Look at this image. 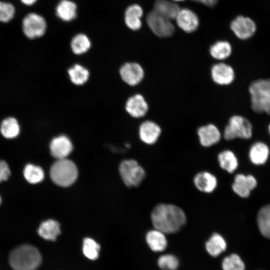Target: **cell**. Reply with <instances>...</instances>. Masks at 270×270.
<instances>
[{
    "label": "cell",
    "instance_id": "1f68e13d",
    "mask_svg": "<svg viewBox=\"0 0 270 270\" xmlns=\"http://www.w3.org/2000/svg\"><path fill=\"white\" fill-rule=\"evenodd\" d=\"M24 176L29 183L36 184L44 180V174L40 166L29 164H26L24 168Z\"/></svg>",
    "mask_w": 270,
    "mask_h": 270
},
{
    "label": "cell",
    "instance_id": "7a4b0ae2",
    "mask_svg": "<svg viewBox=\"0 0 270 270\" xmlns=\"http://www.w3.org/2000/svg\"><path fill=\"white\" fill-rule=\"evenodd\" d=\"M8 260L13 270H36L41 264L42 256L36 247L23 244L11 252Z\"/></svg>",
    "mask_w": 270,
    "mask_h": 270
},
{
    "label": "cell",
    "instance_id": "ffe728a7",
    "mask_svg": "<svg viewBox=\"0 0 270 270\" xmlns=\"http://www.w3.org/2000/svg\"><path fill=\"white\" fill-rule=\"evenodd\" d=\"M20 125L18 120L14 116H8L1 122L0 132L6 139H14L20 132Z\"/></svg>",
    "mask_w": 270,
    "mask_h": 270
},
{
    "label": "cell",
    "instance_id": "30bf717a",
    "mask_svg": "<svg viewBox=\"0 0 270 270\" xmlns=\"http://www.w3.org/2000/svg\"><path fill=\"white\" fill-rule=\"evenodd\" d=\"M230 28L234 34L240 39L247 40L255 33L256 25L248 17L239 16L231 22Z\"/></svg>",
    "mask_w": 270,
    "mask_h": 270
},
{
    "label": "cell",
    "instance_id": "ac0fdd59",
    "mask_svg": "<svg viewBox=\"0 0 270 270\" xmlns=\"http://www.w3.org/2000/svg\"><path fill=\"white\" fill-rule=\"evenodd\" d=\"M143 14L142 7L137 4L129 6L126 10L124 14L125 22L127 26L134 30H137L142 26L140 18Z\"/></svg>",
    "mask_w": 270,
    "mask_h": 270
},
{
    "label": "cell",
    "instance_id": "4316f807",
    "mask_svg": "<svg viewBox=\"0 0 270 270\" xmlns=\"http://www.w3.org/2000/svg\"><path fill=\"white\" fill-rule=\"evenodd\" d=\"M68 72L72 82L76 86L86 84L90 76L88 70L80 64L72 66L68 70Z\"/></svg>",
    "mask_w": 270,
    "mask_h": 270
},
{
    "label": "cell",
    "instance_id": "d6986e66",
    "mask_svg": "<svg viewBox=\"0 0 270 270\" xmlns=\"http://www.w3.org/2000/svg\"><path fill=\"white\" fill-rule=\"evenodd\" d=\"M146 241L150 248L155 252L164 250L168 246L165 234L156 228L148 232Z\"/></svg>",
    "mask_w": 270,
    "mask_h": 270
},
{
    "label": "cell",
    "instance_id": "6da1fadb",
    "mask_svg": "<svg viewBox=\"0 0 270 270\" xmlns=\"http://www.w3.org/2000/svg\"><path fill=\"white\" fill-rule=\"evenodd\" d=\"M151 219L156 229L165 234L178 232L186 224L184 212L178 206L167 204H160L152 210Z\"/></svg>",
    "mask_w": 270,
    "mask_h": 270
},
{
    "label": "cell",
    "instance_id": "ba28073f",
    "mask_svg": "<svg viewBox=\"0 0 270 270\" xmlns=\"http://www.w3.org/2000/svg\"><path fill=\"white\" fill-rule=\"evenodd\" d=\"M120 76L122 80L130 86L138 84L144 77V71L142 66L136 62H129L120 68Z\"/></svg>",
    "mask_w": 270,
    "mask_h": 270
},
{
    "label": "cell",
    "instance_id": "cb8c5ba5",
    "mask_svg": "<svg viewBox=\"0 0 270 270\" xmlns=\"http://www.w3.org/2000/svg\"><path fill=\"white\" fill-rule=\"evenodd\" d=\"M56 14L64 21H71L76 17V6L71 0H62L56 7Z\"/></svg>",
    "mask_w": 270,
    "mask_h": 270
},
{
    "label": "cell",
    "instance_id": "9c48e42d",
    "mask_svg": "<svg viewBox=\"0 0 270 270\" xmlns=\"http://www.w3.org/2000/svg\"><path fill=\"white\" fill-rule=\"evenodd\" d=\"M210 76L212 80L220 86L231 84L235 78V72L233 68L223 62L214 64L210 69Z\"/></svg>",
    "mask_w": 270,
    "mask_h": 270
},
{
    "label": "cell",
    "instance_id": "d4e9b609",
    "mask_svg": "<svg viewBox=\"0 0 270 270\" xmlns=\"http://www.w3.org/2000/svg\"><path fill=\"white\" fill-rule=\"evenodd\" d=\"M226 248V242L224 238L218 233L214 234L206 243V249L212 256H218Z\"/></svg>",
    "mask_w": 270,
    "mask_h": 270
},
{
    "label": "cell",
    "instance_id": "f35d334b",
    "mask_svg": "<svg viewBox=\"0 0 270 270\" xmlns=\"http://www.w3.org/2000/svg\"><path fill=\"white\" fill-rule=\"evenodd\" d=\"M190 0L202 4L207 6L214 7L217 4L219 0Z\"/></svg>",
    "mask_w": 270,
    "mask_h": 270
},
{
    "label": "cell",
    "instance_id": "d590c367",
    "mask_svg": "<svg viewBox=\"0 0 270 270\" xmlns=\"http://www.w3.org/2000/svg\"><path fill=\"white\" fill-rule=\"evenodd\" d=\"M158 264L159 267L163 270H176L178 266L179 262L174 255L166 254L158 258Z\"/></svg>",
    "mask_w": 270,
    "mask_h": 270
},
{
    "label": "cell",
    "instance_id": "52a82bcc",
    "mask_svg": "<svg viewBox=\"0 0 270 270\" xmlns=\"http://www.w3.org/2000/svg\"><path fill=\"white\" fill-rule=\"evenodd\" d=\"M22 25L24 34L30 39H35L42 36L46 29V22L44 18L34 12L26 16L22 20Z\"/></svg>",
    "mask_w": 270,
    "mask_h": 270
},
{
    "label": "cell",
    "instance_id": "b9f144b4",
    "mask_svg": "<svg viewBox=\"0 0 270 270\" xmlns=\"http://www.w3.org/2000/svg\"><path fill=\"white\" fill-rule=\"evenodd\" d=\"M173 0L174 2H181V1H184V0Z\"/></svg>",
    "mask_w": 270,
    "mask_h": 270
},
{
    "label": "cell",
    "instance_id": "ab89813d",
    "mask_svg": "<svg viewBox=\"0 0 270 270\" xmlns=\"http://www.w3.org/2000/svg\"><path fill=\"white\" fill-rule=\"evenodd\" d=\"M37 0H20L22 2L27 6H31L34 4Z\"/></svg>",
    "mask_w": 270,
    "mask_h": 270
},
{
    "label": "cell",
    "instance_id": "9a60e30c",
    "mask_svg": "<svg viewBox=\"0 0 270 270\" xmlns=\"http://www.w3.org/2000/svg\"><path fill=\"white\" fill-rule=\"evenodd\" d=\"M161 133L160 126L152 120H147L142 122L138 128V134L140 140L148 144L156 143Z\"/></svg>",
    "mask_w": 270,
    "mask_h": 270
},
{
    "label": "cell",
    "instance_id": "74e56055",
    "mask_svg": "<svg viewBox=\"0 0 270 270\" xmlns=\"http://www.w3.org/2000/svg\"><path fill=\"white\" fill-rule=\"evenodd\" d=\"M10 175V170L8 164L0 160V182L6 180Z\"/></svg>",
    "mask_w": 270,
    "mask_h": 270
},
{
    "label": "cell",
    "instance_id": "277c9868",
    "mask_svg": "<svg viewBox=\"0 0 270 270\" xmlns=\"http://www.w3.org/2000/svg\"><path fill=\"white\" fill-rule=\"evenodd\" d=\"M251 122L240 115H234L228 120L224 131V136L228 140L235 138L248 140L252 136Z\"/></svg>",
    "mask_w": 270,
    "mask_h": 270
},
{
    "label": "cell",
    "instance_id": "83f0119b",
    "mask_svg": "<svg viewBox=\"0 0 270 270\" xmlns=\"http://www.w3.org/2000/svg\"><path fill=\"white\" fill-rule=\"evenodd\" d=\"M252 110L258 114L265 113L270 115V95H250Z\"/></svg>",
    "mask_w": 270,
    "mask_h": 270
},
{
    "label": "cell",
    "instance_id": "f546056e",
    "mask_svg": "<svg viewBox=\"0 0 270 270\" xmlns=\"http://www.w3.org/2000/svg\"><path fill=\"white\" fill-rule=\"evenodd\" d=\"M257 222L262 234L270 238V204L260 209L257 216Z\"/></svg>",
    "mask_w": 270,
    "mask_h": 270
},
{
    "label": "cell",
    "instance_id": "484cf974",
    "mask_svg": "<svg viewBox=\"0 0 270 270\" xmlns=\"http://www.w3.org/2000/svg\"><path fill=\"white\" fill-rule=\"evenodd\" d=\"M232 53V46L226 40H218L213 44L210 48L212 57L218 60L228 58Z\"/></svg>",
    "mask_w": 270,
    "mask_h": 270
},
{
    "label": "cell",
    "instance_id": "7c38bea8",
    "mask_svg": "<svg viewBox=\"0 0 270 270\" xmlns=\"http://www.w3.org/2000/svg\"><path fill=\"white\" fill-rule=\"evenodd\" d=\"M175 20L178 26L188 33L196 31L200 24L196 14L187 8L180 9Z\"/></svg>",
    "mask_w": 270,
    "mask_h": 270
},
{
    "label": "cell",
    "instance_id": "8fae6325",
    "mask_svg": "<svg viewBox=\"0 0 270 270\" xmlns=\"http://www.w3.org/2000/svg\"><path fill=\"white\" fill-rule=\"evenodd\" d=\"M72 149L73 146L70 140L64 134L55 136L50 144V154L57 160L66 158Z\"/></svg>",
    "mask_w": 270,
    "mask_h": 270
},
{
    "label": "cell",
    "instance_id": "603a6c76",
    "mask_svg": "<svg viewBox=\"0 0 270 270\" xmlns=\"http://www.w3.org/2000/svg\"><path fill=\"white\" fill-rule=\"evenodd\" d=\"M38 232L44 240H55L61 232L60 224L54 220H46L40 224Z\"/></svg>",
    "mask_w": 270,
    "mask_h": 270
},
{
    "label": "cell",
    "instance_id": "44dd1931",
    "mask_svg": "<svg viewBox=\"0 0 270 270\" xmlns=\"http://www.w3.org/2000/svg\"><path fill=\"white\" fill-rule=\"evenodd\" d=\"M178 4L168 0H157L153 10L170 20H174L180 10Z\"/></svg>",
    "mask_w": 270,
    "mask_h": 270
},
{
    "label": "cell",
    "instance_id": "d6a6232c",
    "mask_svg": "<svg viewBox=\"0 0 270 270\" xmlns=\"http://www.w3.org/2000/svg\"><path fill=\"white\" fill-rule=\"evenodd\" d=\"M250 95H270V78H260L252 82L248 86Z\"/></svg>",
    "mask_w": 270,
    "mask_h": 270
},
{
    "label": "cell",
    "instance_id": "836d02e7",
    "mask_svg": "<svg viewBox=\"0 0 270 270\" xmlns=\"http://www.w3.org/2000/svg\"><path fill=\"white\" fill-rule=\"evenodd\" d=\"M100 246L93 239L86 238L83 240L82 252L88 258L96 260L99 256Z\"/></svg>",
    "mask_w": 270,
    "mask_h": 270
},
{
    "label": "cell",
    "instance_id": "5bb4252c",
    "mask_svg": "<svg viewBox=\"0 0 270 270\" xmlns=\"http://www.w3.org/2000/svg\"><path fill=\"white\" fill-rule=\"evenodd\" d=\"M197 134L201 145L204 147H209L217 144L220 140L222 136L218 128L212 124L199 127Z\"/></svg>",
    "mask_w": 270,
    "mask_h": 270
},
{
    "label": "cell",
    "instance_id": "f1b7e54d",
    "mask_svg": "<svg viewBox=\"0 0 270 270\" xmlns=\"http://www.w3.org/2000/svg\"><path fill=\"white\" fill-rule=\"evenodd\" d=\"M218 160L221 168L228 172H233L238 168V159L234 154L230 150L220 152L218 154Z\"/></svg>",
    "mask_w": 270,
    "mask_h": 270
},
{
    "label": "cell",
    "instance_id": "7bdbcfd3",
    "mask_svg": "<svg viewBox=\"0 0 270 270\" xmlns=\"http://www.w3.org/2000/svg\"><path fill=\"white\" fill-rule=\"evenodd\" d=\"M1 201H2V199H1V198L0 196V204H1Z\"/></svg>",
    "mask_w": 270,
    "mask_h": 270
},
{
    "label": "cell",
    "instance_id": "e575fe53",
    "mask_svg": "<svg viewBox=\"0 0 270 270\" xmlns=\"http://www.w3.org/2000/svg\"><path fill=\"white\" fill-rule=\"evenodd\" d=\"M223 270H244V264L236 254H232L224 258L222 262Z\"/></svg>",
    "mask_w": 270,
    "mask_h": 270
},
{
    "label": "cell",
    "instance_id": "e0dca14e",
    "mask_svg": "<svg viewBox=\"0 0 270 270\" xmlns=\"http://www.w3.org/2000/svg\"><path fill=\"white\" fill-rule=\"evenodd\" d=\"M194 183L199 190L210 193L216 189L218 182L216 177L212 174L208 172H202L195 176Z\"/></svg>",
    "mask_w": 270,
    "mask_h": 270
},
{
    "label": "cell",
    "instance_id": "60d3db41",
    "mask_svg": "<svg viewBox=\"0 0 270 270\" xmlns=\"http://www.w3.org/2000/svg\"><path fill=\"white\" fill-rule=\"evenodd\" d=\"M268 131L269 134H270V124H269L268 126Z\"/></svg>",
    "mask_w": 270,
    "mask_h": 270
},
{
    "label": "cell",
    "instance_id": "4fadbf2b",
    "mask_svg": "<svg viewBox=\"0 0 270 270\" xmlns=\"http://www.w3.org/2000/svg\"><path fill=\"white\" fill-rule=\"evenodd\" d=\"M125 108L131 116L140 118L144 117L148 112V104L144 96L138 94L128 99Z\"/></svg>",
    "mask_w": 270,
    "mask_h": 270
},
{
    "label": "cell",
    "instance_id": "8992f818",
    "mask_svg": "<svg viewBox=\"0 0 270 270\" xmlns=\"http://www.w3.org/2000/svg\"><path fill=\"white\" fill-rule=\"evenodd\" d=\"M146 20L153 33L160 38H168L174 33L175 28L171 20L153 10L148 14Z\"/></svg>",
    "mask_w": 270,
    "mask_h": 270
},
{
    "label": "cell",
    "instance_id": "5b68a950",
    "mask_svg": "<svg viewBox=\"0 0 270 270\" xmlns=\"http://www.w3.org/2000/svg\"><path fill=\"white\" fill-rule=\"evenodd\" d=\"M120 172L124 184L128 186H138L145 176V172L137 162L133 160L122 162Z\"/></svg>",
    "mask_w": 270,
    "mask_h": 270
},
{
    "label": "cell",
    "instance_id": "7402d4cb",
    "mask_svg": "<svg viewBox=\"0 0 270 270\" xmlns=\"http://www.w3.org/2000/svg\"><path fill=\"white\" fill-rule=\"evenodd\" d=\"M269 154L268 146L263 142H258L251 146L249 150V158L253 164H262L267 160Z\"/></svg>",
    "mask_w": 270,
    "mask_h": 270
},
{
    "label": "cell",
    "instance_id": "4dcf8cb0",
    "mask_svg": "<svg viewBox=\"0 0 270 270\" xmlns=\"http://www.w3.org/2000/svg\"><path fill=\"white\" fill-rule=\"evenodd\" d=\"M91 46L89 38L84 34L76 35L72 40L70 47L72 52L77 55H80L87 52Z\"/></svg>",
    "mask_w": 270,
    "mask_h": 270
},
{
    "label": "cell",
    "instance_id": "8d00e7d4",
    "mask_svg": "<svg viewBox=\"0 0 270 270\" xmlns=\"http://www.w3.org/2000/svg\"><path fill=\"white\" fill-rule=\"evenodd\" d=\"M15 14L14 6L7 2H0V22H7L12 19Z\"/></svg>",
    "mask_w": 270,
    "mask_h": 270
},
{
    "label": "cell",
    "instance_id": "2e32d148",
    "mask_svg": "<svg viewBox=\"0 0 270 270\" xmlns=\"http://www.w3.org/2000/svg\"><path fill=\"white\" fill-rule=\"evenodd\" d=\"M256 180L254 176L238 174L234 178L232 188L236 194L245 198L250 196L251 190L256 188Z\"/></svg>",
    "mask_w": 270,
    "mask_h": 270
},
{
    "label": "cell",
    "instance_id": "3957f363",
    "mask_svg": "<svg viewBox=\"0 0 270 270\" xmlns=\"http://www.w3.org/2000/svg\"><path fill=\"white\" fill-rule=\"evenodd\" d=\"M78 176L76 164L66 158L57 160L50 169V177L52 182L61 186H68L72 184Z\"/></svg>",
    "mask_w": 270,
    "mask_h": 270
}]
</instances>
